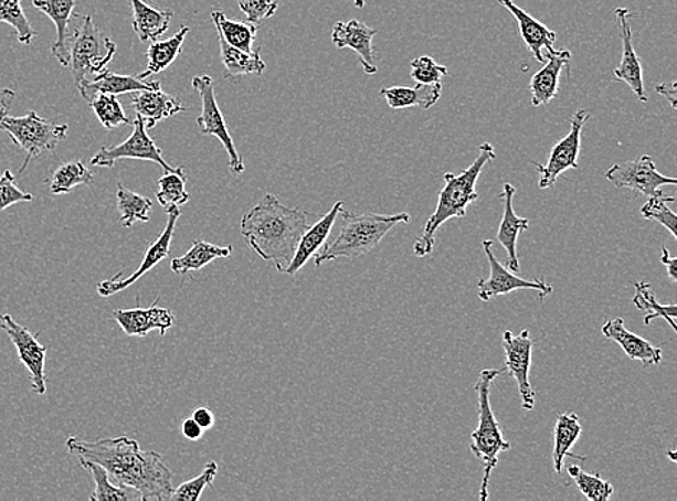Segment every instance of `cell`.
<instances>
[{"label":"cell","instance_id":"47","mask_svg":"<svg viewBox=\"0 0 677 501\" xmlns=\"http://www.w3.org/2000/svg\"><path fill=\"white\" fill-rule=\"evenodd\" d=\"M191 418L194 419L195 423L199 424L204 430L213 428L214 426V414L209 409V407H197V409L192 412Z\"/></svg>","mask_w":677,"mask_h":501},{"label":"cell","instance_id":"23","mask_svg":"<svg viewBox=\"0 0 677 501\" xmlns=\"http://www.w3.org/2000/svg\"><path fill=\"white\" fill-rule=\"evenodd\" d=\"M516 189L509 182L503 185L500 199L505 204L500 228H498L497 241L505 247L507 256H509V268L512 271L520 270L519 259H517V238L521 231H528L529 220L521 218L512 209V199H515Z\"/></svg>","mask_w":677,"mask_h":501},{"label":"cell","instance_id":"13","mask_svg":"<svg viewBox=\"0 0 677 501\" xmlns=\"http://www.w3.org/2000/svg\"><path fill=\"white\" fill-rule=\"evenodd\" d=\"M590 119V114L585 110H578L571 119V130L565 138L559 140L549 153L547 166L535 163L542 178L539 181V189L547 190L553 186L558 177L568 170H576L578 157L581 152L582 129Z\"/></svg>","mask_w":677,"mask_h":501},{"label":"cell","instance_id":"1","mask_svg":"<svg viewBox=\"0 0 677 501\" xmlns=\"http://www.w3.org/2000/svg\"><path fill=\"white\" fill-rule=\"evenodd\" d=\"M67 449L78 461L102 466L116 484L139 491L144 501H169L172 498V471L159 452L142 451L136 439L129 437L103 438L86 441L67 438Z\"/></svg>","mask_w":677,"mask_h":501},{"label":"cell","instance_id":"32","mask_svg":"<svg viewBox=\"0 0 677 501\" xmlns=\"http://www.w3.org/2000/svg\"><path fill=\"white\" fill-rule=\"evenodd\" d=\"M232 252L233 247L230 245L221 247L204 241H195L186 255L172 259L171 269L173 274L186 276L188 271L201 270L211 262L232 256Z\"/></svg>","mask_w":677,"mask_h":501},{"label":"cell","instance_id":"4","mask_svg":"<svg viewBox=\"0 0 677 501\" xmlns=\"http://www.w3.org/2000/svg\"><path fill=\"white\" fill-rule=\"evenodd\" d=\"M342 226L336 241L322 247L315 255V265L321 266L326 262L340 259H357L375 249L383 241L385 234L398 224H406L411 220L408 213L378 214L341 212Z\"/></svg>","mask_w":677,"mask_h":501},{"label":"cell","instance_id":"46","mask_svg":"<svg viewBox=\"0 0 677 501\" xmlns=\"http://www.w3.org/2000/svg\"><path fill=\"white\" fill-rule=\"evenodd\" d=\"M239 8L248 22L258 23L275 15L279 0H239Z\"/></svg>","mask_w":677,"mask_h":501},{"label":"cell","instance_id":"18","mask_svg":"<svg viewBox=\"0 0 677 501\" xmlns=\"http://www.w3.org/2000/svg\"><path fill=\"white\" fill-rule=\"evenodd\" d=\"M615 18H617L620 34L623 40V55L622 63L615 68L614 76L617 79H622L632 87V90L636 93L638 100L647 102L646 92H644L643 84V70L642 61L636 54L633 45V31L630 26V13L628 9L617 8L615 9Z\"/></svg>","mask_w":677,"mask_h":501},{"label":"cell","instance_id":"7","mask_svg":"<svg viewBox=\"0 0 677 501\" xmlns=\"http://www.w3.org/2000/svg\"><path fill=\"white\" fill-rule=\"evenodd\" d=\"M117 50L113 42L94 23L91 15L83 17V25L74 31L70 42V65L75 86L91 82L97 74L105 72Z\"/></svg>","mask_w":677,"mask_h":501},{"label":"cell","instance_id":"20","mask_svg":"<svg viewBox=\"0 0 677 501\" xmlns=\"http://www.w3.org/2000/svg\"><path fill=\"white\" fill-rule=\"evenodd\" d=\"M32 4L54 22L56 40L51 46V54L63 67H68L70 42L73 39L68 26L73 18L77 17L74 13L75 0H32Z\"/></svg>","mask_w":677,"mask_h":501},{"label":"cell","instance_id":"28","mask_svg":"<svg viewBox=\"0 0 677 501\" xmlns=\"http://www.w3.org/2000/svg\"><path fill=\"white\" fill-rule=\"evenodd\" d=\"M442 93V84H417L415 88L390 87L380 90V96L385 98L392 109H404V107H420V109H431L438 103Z\"/></svg>","mask_w":677,"mask_h":501},{"label":"cell","instance_id":"34","mask_svg":"<svg viewBox=\"0 0 677 501\" xmlns=\"http://www.w3.org/2000/svg\"><path fill=\"white\" fill-rule=\"evenodd\" d=\"M211 20L214 22L218 34L223 36L230 45L246 51V53H253V44L257 35L256 23L229 20L221 11L211 12Z\"/></svg>","mask_w":677,"mask_h":501},{"label":"cell","instance_id":"29","mask_svg":"<svg viewBox=\"0 0 677 501\" xmlns=\"http://www.w3.org/2000/svg\"><path fill=\"white\" fill-rule=\"evenodd\" d=\"M582 434V426L576 414H561L558 416L557 425H554V448L553 463L554 471L561 475L563 470V461L565 457L575 458V460L586 461V457L575 456L571 452L573 445L576 444Z\"/></svg>","mask_w":677,"mask_h":501},{"label":"cell","instance_id":"51","mask_svg":"<svg viewBox=\"0 0 677 501\" xmlns=\"http://www.w3.org/2000/svg\"><path fill=\"white\" fill-rule=\"evenodd\" d=\"M13 100H15V92L11 88H0V109H8Z\"/></svg>","mask_w":677,"mask_h":501},{"label":"cell","instance_id":"53","mask_svg":"<svg viewBox=\"0 0 677 501\" xmlns=\"http://www.w3.org/2000/svg\"><path fill=\"white\" fill-rule=\"evenodd\" d=\"M676 452L675 451H669V457L671 458V461H676Z\"/></svg>","mask_w":677,"mask_h":501},{"label":"cell","instance_id":"38","mask_svg":"<svg viewBox=\"0 0 677 501\" xmlns=\"http://www.w3.org/2000/svg\"><path fill=\"white\" fill-rule=\"evenodd\" d=\"M157 199L163 209L181 207L191 200L187 191V174L182 167L176 171L166 172L158 181Z\"/></svg>","mask_w":677,"mask_h":501},{"label":"cell","instance_id":"42","mask_svg":"<svg viewBox=\"0 0 677 501\" xmlns=\"http://www.w3.org/2000/svg\"><path fill=\"white\" fill-rule=\"evenodd\" d=\"M675 196H666L659 194L650 196V200L642 207V215L646 220L657 222L670 232L671 236L677 238V217L674 210L667 207V203H674Z\"/></svg>","mask_w":677,"mask_h":501},{"label":"cell","instance_id":"44","mask_svg":"<svg viewBox=\"0 0 677 501\" xmlns=\"http://www.w3.org/2000/svg\"><path fill=\"white\" fill-rule=\"evenodd\" d=\"M34 200V195L19 189L15 175L12 174L11 170H7L0 175V212H4V210L19 203H32Z\"/></svg>","mask_w":677,"mask_h":501},{"label":"cell","instance_id":"5","mask_svg":"<svg viewBox=\"0 0 677 501\" xmlns=\"http://www.w3.org/2000/svg\"><path fill=\"white\" fill-rule=\"evenodd\" d=\"M503 372H505V369L483 370L476 385H474L478 399V428L472 434V452L478 460H482L484 466L482 489H479V500L482 501L488 499V484H490L493 470L498 466V456L511 448V444L503 437L500 423L496 419L490 405L493 382Z\"/></svg>","mask_w":677,"mask_h":501},{"label":"cell","instance_id":"40","mask_svg":"<svg viewBox=\"0 0 677 501\" xmlns=\"http://www.w3.org/2000/svg\"><path fill=\"white\" fill-rule=\"evenodd\" d=\"M0 22L8 23L17 31L21 44L30 45L36 36V31L23 11L22 0H0Z\"/></svg>","mask_w":677,"mask_h":501},{"label":"cell","instance_id":"50","mask_svg":"<svg viewBox=\"0 0 677 501\" xmlns=\"http://www.w3.org/2000/svg\"><path fill=\"white\" fill-rule=\"evenodd\" d=\"M656 92L659 93V95H662L663 97H666L667 100H669L671 109H676L677 105H676V95H677V83H670V84H659V86H657Z\"/></svg>","mask_w":677,"mask_h":501},{"label":"cell","instance_id":"41","mask_svg":"<svg viewBox=\"0 0 677 501\" xmlns=\"http://www.w3.org/2000/svg\"><path fill=\"white\" fill-rule=\"evenodd\" d=\"M88 105H91L98 121H101L107 130L131 124V120L128 115L125 114L124 106H121L117 96L97 95Z\"/></svg>","mask_w":677,"mask_h":501},{"label":"cell","instance_id":"12","mask_svg":"<svg viewBox=\"0 0 677 501\" xmlns=\"http://www.w3.org/2000/svg\"><path fill=\"white\" fill-rule=\"evenodd\" d=\"M0 330L7 332L12 344L15 345L19 360L31 374V387L38 396L46 393L45 359L46 349L38 341L27 327L18 324L9 313L0 317Z\"/></svg>","mask_w":677,"mask_h":501},{"label":"cell","instance_id":"48","mask_svg":"<svg viewBox=\"0 0 677 501\" xmlns=\"http://www.w3.org/2000/svg\"><path fill=\"white\" fill-rule=\"evenodd\" d=\"M181 430L183 437L190 439V441H199V439L202 438V435H204V429H202L201 426L192 418L182 420Z\"/></svg>","mask_w":677,"mask_h":501},{"label":"cell","instance_id":"33","mask_svg":"<svg viewBox=\"0 0 677 501\" xmlns=\"http://www.w3.org/2000/svg\"><path fill=\"white\" fill-rule=\"evenodd\" d=\"M80 466L91 472L94 491L91 495L92 501H139L142 500L139 491L119 484H113L109 475L102 466L91 461H80Z\"/></svg>","mask_w":677,"mask_h":501},{"label":"cell","instance_id":"8","mask_svg":"<svg viewBox=\"0 0 677 501\" xmlns=\"http://www.w3.org/2000/svg\"><path fill=\"white\" fill-rule=\"evenodd\" d=\"M192 88L199 93L201 98V115L197 117L200 134L219 138L229 154L230 171L234 174H243L246 167H244L243 159L237 152L232 135H230L224 116L221 114L218 97H215L213 78L207 76V74L197 76L192 78Z\"/></svg>","mask_w":677,"mask_h":501},{"label":"cell","instance_id":"39","mask_svg":"<svg viewBox=\"0 0 677 501\" xmlns=\"http://www.w3.org/2000/svg\"><path fill=\"white\" fill-rule=\"evenodd\" d=\"M568 475L571 476L582 495L591 501H609L613 498L614 487L600 475H590L580 466H569Z\"/></svg>","mask_w":677,"mask_h":501},{"label":"cell","instance_id":"31","mask_svg":"<svg viewBox=\"0 0 677 501\" xmlns=\"http://www.w3.org/2000/svg\"><path fill=\"white\" fill-rule=\"evenodd\" d=\"M219 42L221 63L224 65L228 77L247 76V74L261 76L265 72L266 64L262 58L261 49L246 53V51L230 45L220 34Z\"/></svg>","mask_w":677,"mask_h":501},{"label":"cell","instance_id":"30","mask_svg":"<svg viewBox=\"0 0 677 501\" xmlns=\"http://www.w3.org/2000/svg\"><path fill=\"white\" fill-rule=\"evenodd\" d=\"M190 34V26L182 25L176 35L168 40H157L150 42L147 51L148 68L147 72L138 74L140 79H148L155 74L162 73L181 54L183 41Z\"/></svg>","mask_w":677,"mask_h":501},{"label":"cell","instance_id":"14","mask_svg":"<svg viewBox=\"0 0 677 501\" xmlns=\"http://www.w3.org/2000/svg\"><path fill=\"white\" fill-rule=\"evenodd\" d=\"M483 247L484 252H486L488 265H490V278L478 280V298L482 301L488 302L493 298L500 297V295H507L512 292V290L520 289L536 290L542 299L553 292V288L544 283L543 279L528 280L519 278V276L507 270L506 266L498 262L495 252H493L495 242L484 241Z\"/></svg>","mask_w":677,"mask_h":501},{"label":"cell","instance_id":"3","mask_svg":"<svg viewBox=\"0 0 677 501\" xmlns=\"http://www.w3.org/2000/svg\"><path fill=\"white\" fill-rule=\"evenodd\" d=\"M493 159H496L495 148L488 142L479 145L478 157L467 170L461 174L449 172L444 175L445 185L440 193L438 207L427 220L422 236L413 245V255L416 257L430 256L434 252L435 234L442 224L451 218L465 217L469 204L478 200L476 191L478 177Z\"/></svg>","mask_w":677,"mask_h":501},{"label":"cell","instance_id":"45","mask_svg":"<svg viewBox=\"0 0 677 501\" xmlns=\"http://www.w3.org/2000/svg\"><path fill=\"white\" fill-rule=\"evenodd\" d=\"M448 74L445 65L436 64L431 57H421L412 61V78L417 84H435Z\"/></svg>","mask_w":677,"mask_h":501},{"label":"cell","instance_id":"9","mask_svg":"<svg viewBox=\"0 0 677 501\" xmlns=\"http://www.w3.org/2000/svg\"><path fill=\"white\" fill-rule=\"evenodd\" d=\"M131 125H134V134L125 142L98 149L92 158V166L113 168L120 159H140V161L158 163L166 172L176 171V168L169 166L166 159H163L162 149L158 148L154 139L149 138L142 117L136 115L135 120H131Z\"/></svg>","mask_w":677,"mask_h":501},{"label":"cell","instance_id":"24","mask_svg":"<svg viewBox=\"0 0 677 501\" xmlns=\"http://www.w3.org/2000/svg\"><path fill=\"white\" fill-rule=\"evenodd\" d=\"M131 106L136 115L142 117L147 130L154 128L158 121L169 119V117L181 114L183 110L180 98L158 90L136 92L131 98Z\"/></svg>","mask_w":677,"mask_h":501},{"label":"cell","instance_id":"2","mask_svg":"<svg viewBox=\"0 0 677 501\" xmlns=\"http://www.w3.org/2000/svg\"><path fill=\"white\" fill-rule=\"evenodd\" d=\"M308 213L290 209L274 194H266L242 217L240 228L252 249L263 260L274 262L284 274L307 228Z\"/></svg>","mask_w":677,"mask_h":501},{"label":"cell","instance_id":"43","mask_svg":"<svg viewBox=\"0 0 677 501\" xmlns=\"http://www.w3.org/2000/svg\"><path fill=\"white\" fill-rule=\"evenodd\" d=\"M219 466L215 461L205 463L201 475L192 480L183 481L180 487L173 490L171 500L197 501L200 500L207 487L213 486L215 476H218Z\"/></svg>","mask_w":677,"mask_h":501},{"label":"cell","instance_id":"22","mask_svg":"<svg viewBox=\"0 0 677 501\" xmlns=\"http://www.w3.org/2000/svg\"><path fill=\"white\" fill-rule=\"evenodd\" d=\"M603 334L606 339L613 340L620 348L624 350L628 359L637 360L646 367L657 366L662 363L663 353L662 349L655 348L643 337L634 334L628 331L624 326L623 318H614L609 320L603 327Z\"/></svg>","mask_w":677,"mask_h":501},{"label":"cell","instance_id":"21","mask_svg":"<svg viewBox=\"0 0 677 501\" xmlns=\"http://www.w3.org/2000/svg\"><path fill=\"white\" fill-rule=\"evenodd\" d=\"M77 88L84 100L91 103L97 95L120 96L126 95V93L158 90V88H161V83L147 82V79H140L138 76H121V74L109 72L106 68L91 82L80 84Z\"/></svg>","mask_w":677,"mask_h":501},{"label":"cell","instance_id":"36","mask_svg":"<svg viewBox=\"0 0 677 501\" xmlns=\"http://www.w3.org/2000/svg\"><path fill=\"white\" fill-rule=\"evenodd\" d=\"M154 207V201L148 196L134 193L124 184H117V209L120 213V223L125 227H131L136 222L148 223L149 212Z\"/></svg>","mask_w":677,"mask_h":501},{"label":"cell","instance_id":"6","mask_svg":"<svg viewBox=\"0 0 677 501\" xmlns=\"http://www.w3.org/2000/svg\"><path fill=\"white\" fill-rule=\"evenodd\" d=\"M0 132L7 134L27 153L25 161L19 168V174H23L31 161L45 152L55 151L59 143L67 138L68 126L44 119L34 110L17 117L9 115L8 109H0Z\"/></svg>","mask_w":677,"mask_h":501},{"label":"cell","instance_id":"37","mask_svg":"<svg viewBox=\"0 0 677 501\" xmlns=\"http://www.w3.org/2000/svg\"><path fill=\"white\" fill-rule=\"evenodd\" d=\"M94 174L82 161L63 163L54 171L50 180V191L53 195L68 194L78 185H92Z\"/></svg>","mask_w":677,"mask_h":501},{"label":"cell","instance_id":"52","mask_svg":"<svg viewBox=\"0 0 677 501\" xmlns=\"http://www.w3.org/2000/svg\"><path fill=\"white\" fill-rule=\"evenodd\" d=\"M356 7L359 9L364 8V0H355Z\"/></svg>","mask_w":677,"mask_h":501},{"label":"cell","instance_id":"17","mask_svg":"<svg viewBox=\"0 0 677 501\" xmlns=\"http://www.w3.org/2000/svg\"><path fill=\"white\" fill-rule=\"evenodd\" d=\"M378 34L374 28L367 26L366 23L351 20L348 22H337L332 30V42L337 49H351L359 54L360 63L363 65L366 74L373 76L378 73V65L374 63L373 39Z\"/></svg>","mask_w":677,"mask_h":501},{"label":"cell","instance_id":"27","mask_svg":"<svg viewBox=\"0 0 677 501\" xmlns=\"http://www.w3.org/2000/svg\"><path fill=\"white\" fill-rule=\"evenodd\" d=\"M130 4L134 9L131 28L140 41H157L166 34L173 17L172 9H155L145 0H130Z\"/></svg>","mask_w":677,"mask_h":501},{"label":"cell","instance_id":"11","mask_svg":"<svg viewBox=\"0 0 677 501\" xmlns=\"http://www.w3.org/2000/svg\"><path fill=\"white\" fill-rule=\"evenodd\" d=\"M167 212V226L163 228L161 236H159L154 243H150L139 268L136 269L128 279L121 278L125 270H120L119 274H116L113 276V278L102 280V283L97 285V292L101 295V297L109 298L113 297V295L121 292V290L128 289L131 287V285L138 283L144 275H147L150 269H154L159 262H162L169 256V252H171V242L173 234H176V227L178 220L181 217V212L180 207H171L168 209Z\"/></svg>","mask_w":677,"mask_h":501},{"label":"cell","instance_id":"35","mask_svg":"<svg viewBox=\"0 0 677 501\" xmlns=\"http://www.w3.org/2000/svg\"><path fill=\"white\" fill-rule=\"evenodd\" d=\"M634 288H636V295H634L633 303L641 311L646 312L644 316V324L650 326L653 320H657V318H663L669 322L671 330L677 332V306L676 303H669V306H663L656 299L655 290H653L652 285L647 283H641V280H636L634 283Z\"/></svg>","mask_w":677,"mask_h":501},{"label":"cell","instance_id":"26","mask_svg":"<svg viewBox=\"0 0 677 501\" xmlns=\"http://www.w3.org/2000/svg\"><path fill=\"white\" fill-rule=\"evenodd\" d=\"M503 7L509 9L512 17L519 22L521 39L529 46L531 54L539 63H544L543 50L552 51L557 34L550 31L542 22L536 21L523 9L516 7L512 0H500Z\"/></svg>","mask_w":677,"mask_h":501},{"label":"cell","instance_id":"16","mask_svg":"<svg viewBox=\"0 0 677 501\" xmlns=\"http://www.w3.org/2000/svg\"><path fill=\"white\" fill-rule=\"evenodd\" d=\"M159 299L149 308L134 309H116L113 312V320L119 324L126 335L129 337H147L150 331H159V334L166 335L169 328L176 322L171 309L159 307Z\"/></svg>","mask_w":677,"mask_h":501},{"label":"cell","instance_id":"54","mask_svg":"<svg viewBox=\"0 0 677 501\" xmlns=\"http://www.w3.org/2000/svg\"><path fill=\"white\" fill-rule=\"evenodd\" d=\"M145 2H148V0H145Z\"/></svg>","mask_w":677,"mask_h":501},{"label":"cell","instance_id":"19","mask_svg":"<svg viewBox=\"0 0 677 501\" xmlns=\"http://www.w3.org/2000/svg\"><path fill=\"white\" fill-rule=\"evenodd\" d=\"M342 209H345V203H342V201H337V203L332 205L330 212L324 215L314 226H309L307 231H305L303 237H300L298 247H296L293 260H290L284 274L289 276L298 274V271L308 264V260L313 259L318 250L322 249L328 237H330L334 224H336L338 214H341Z\"/></svg>","mask_w":677,"mask_h":501},{"label":"cell","instance_id":"15","mask_svg":"<svg viewBox=\"0 0 677 501\" xmlns=\"http://www.w3.org/2000/svg\"><path fill=\"white\" fill-rule=\"evenodd\" d=\"M503 349H505L506 354L505 370L515 379L517 387H519L521 406L525 411H531L535 407L536 393L529 381L531 351H533L530 331L523 330L517 335L512 334L511 331H505Z\"/></svg>","mask_w":677,"mask_h":501},{"label":"cell","instance_id":"49","mask_svg":"<svg viewBox=\"0 0 677 501\" xmlns=\"http://www.w3.org/2000/svg\"><path fill=\"white\" fill-rule=\"evenodd\" d=\"M662 264L666 266L671 283H677V257L670 256L669 249L662 247Z\"/></svg>","mask_w":677,"mask_h":501},{"label":"cell","instance_id":"10","mask_svg":"<svg viewBox=\"0 0 677 501\" xmlns=\"http://www.w3.org/2000/svg\"><path fill=\"white\" fill-rule=\"evenodd\" d=\"M605 177L617 189L632 190L648 196L663 194L662 186L677 184L676 178L657 172L655 161L648 154H643L636 161L615 163L606 171Z\"/></svg>","mask_w":677,"mask_h":501},{"label":"cell","instance_id":"25","mask_svg":"<svg viewBox=\"0 0 677 501\" xmlns=\"http://www.w3.org/2000/svg\"><path fill=\"white\" fill-rule=\"evenodd\" d=\"M549 61L542 70L535 74L530 82L531 105L535 107L548 105L558 95L559 76L562 68L571 60L568 50L548 51Z\"/></svg>","mask_w":677,"mask_h":501}]
</instances>
